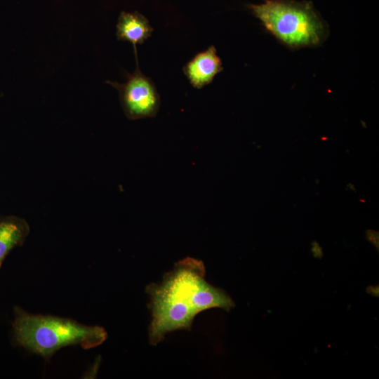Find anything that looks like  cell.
<instances>
[{
	"label": "cell",
	"mask_w": 379,
	"mask_h": 379,
	"mask_svg": "<svg viewBox=\"0 0 379 379\" xmlns=\"http://www.w3.org/2000/svg\"><path fill=\"white\" fill-rule=\"evenodd\" d=\"M367 235L369 241L374 244H376V241H378V235L376 236V232L371 230L368 232Z\"/></svg>",
	"instance_id": "cell-8"
},
{
	"label": "cell",
	"mask_w": 379,
	"mask_h": 379,
	"mask_svg": "<svg viewBox=\"0 0 379 379\" xmlns=\"http://www.w3.org/2000/svg\"><path fill=\"white\" fill-rule=\"evenodd\" d=\"M29 233V226L23 218L6 216L0 218V268L6 255L15 246L22 245Z\"/></svg>",
	"instance_id": "cell-7"
},
{
	"label": "cell",
	"mask_w": 379,
	"mask_h": 379,
	"mask_svg": "<svg viewBox=\"0 0 379 379\" xmlns=\"http://www.w3.org/2000/svg\"><path fill=\"white\" fill-rule=\"evenodd\" d=\"M250 8L269 32L291 48L316 46L326 38L325 25L310 2L266 0Z\"/></svg>",
	"instance_id": "cell-3"
},
{
	"label": "cell",
	"mask_w": 379,
	"mask_h": 379,
	"mask_svg": "<svg viewBox=\"0 0 379 379\" xmlns=\"http://www.w3.org/2000/svg\"><path fill=\"white\" fill-rule=\"evenodd\" d=\"M146 293L152 314L149 340L153 345L170 332L189 330L195 316L204 310L219 307L230 311L234 307L225 291L206 281L203 262L193 258L175 263L160 284L148 285Z\"/></svg>",
	"instance_id": "cell-1"
},
{
	"label": "cell",
	"mask_w": 379,
	"mask_h": 379,
	"mask_svg": "<svg viewBox=\"0 0 379 379\" xmlns=\"http://www.w3.org/2000/svg\"><path fill=\"white\" fill-rule=\"evenodd\" d=\"M14 314L15 343L46 359L69 345H80L84 349L97 347L107 337L101 326H86L70 319L32 314L19 307H15Z\"/></svg>",
	"instance_id": "cell-2"
},
{
	"label": "cell",
	"mask_w": 379,
	"mask_h": 379,
	"mask_svg": "<svg viewBox=\"0 0 379 379\" xmlns=\"http://www.w3.org/2000/svg\"><path fill=\"white\" fill-rule=\"evenodd\" d=\"M134 53L136 68L133 74H127L126 82L106 81L119 92L122 109L127 118L131 120L154 117L160 105L157 88L139 68L136 48H134Z\"/></svg>",
	"instance_id": "cell-4"
},
{
	"label": "cell",
	"mask_w": 379,
	"mask_h": 379,
	"mask_svg": "<svg viewBox=\"0 0 379 379\" xmlns=\"http://www.w3.org/2000/svg\"><path fill=\"white\" fill-rule=\"evenodd\" d=\"M153 32L148 20L141 13L125 12L120 13L117 23V37L120 41H128L133 48L142 44Z\"/></svg>",
	"instance_id": "cell-6"
},
{
	"label": "cell",
	"mask_w": 379,
	"mask_h": 379,
	"mask_svg": "<svg viewBox=\"0 0 379 379\" xmlns=\"http://www.w3.org/2000/svg\"><path fill=\"white\" fill-rule=\"evenodd\" d=\"M222 69L216 49L211 46L192 58L183 67V72L194 88H201L211 83Z\"/></svg>",
	"instance_id": "cell-5"
}]
</instances>
